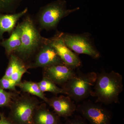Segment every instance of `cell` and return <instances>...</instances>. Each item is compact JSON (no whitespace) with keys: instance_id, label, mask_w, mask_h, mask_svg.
Instances as JSON below:
<instances>
[{"instance_id":"6da1fadb","label":"cell","mask_w":124,"mask_h":124,"mask_svg":"<svg viewBox=\"0 0 124 124\" xmlns=\"http://www.w3.org/2000/svg\"><path fill=\"white\" fill-rule=\"evenodd\" d=\"M123 77L119 73L112 71H102L97 74L91 95L97 101L106 105L119 102V97L123 91Z\"/></svg>"},{"instance_id":"7a4b0ae2","label":"cell","mask_w":124,"mask_h":124,"mask_svg":"<svg viewBox=\"0 0 124 124\" xmlns=\"http://www.w3.org/2000/svg\"><path fill=\"white\" fill-rule=\"evenodd\" d=\"M19 25L21 30V45L14 53L26 64L34 53L44 43L45 38L40 34L29 17Z\"/></svg>"},{"instance_id":"3957f363","label":"cell","mask_w":124,"mask_h":124,"mask_svg":"<svg viewBox=\"0 0 124 124\" xmlns=\"http://www.w3.org/2000/svg\"><path fill=\"white\" fill-rule=\"evenodd\" d=\"M40 104L36 97L28 93H18L13 99L9 107V119L14 124H33V116Z\"/></svg>"},{"instance_id":"277c9868","label":"cell","mask_w":124,"mask_h":124,"mask_svg":"<svg viewBox=\"0 0 124 124\" xmlns=\"http://www.w3.org/2000/svg\"><path fill=\"white\" fill-rule=\"evenodd\" d=\"M97 77V74L94 72L83 73L78 71L75 75L61 88L64 90L65 94L78 102L91 95Z\"/></svg>"},{"instance_id":"5b68a950","label":"cell","mask_w":124,"mask_h":124,"mask_svg":"<svg viewBox=\"0 0 124 124\" xmlns=\"http://www.w3.org/2000/svg\"><path fill=\"white\" fill-rule=\"evenodd\" d=\"M79 7L68 9L65 0H56L40 9L37 18L41 28L46 30L55 29L60 20L73 12L79 10Z\"/></svg>"},{"instance_id":"8992f818","label":"cell","mask_w":124,"mask_h":124,"mask_svg":"<svg viewBox=\"0 0 124 124\" xmlns=\"http://www.w3.org/2000/svg\"><path fill=\"white\" fill-rule=\"evenodd\" d=\"M62 33L65 44L76 54H87L94 59L100 57V53L93 44L90 33Z\"/></svg>"},{"instance_id":"52a82bcc","label":"cell","mask_w":124,"mask_h":124,"mask_svg":"<svg viewBox=\"0 0 124 124\" xmlns=\"http://www.w3.org/2000/svg\"><path fill=\"white\" fill-rule=\"evenodd\" d=\"M76 111L90 124H112L111 112L90 100L84 101L78 104Z\"/></svg>"},{"instance_id":"ba28073f","label":"cell","mask_w":124,"mask_h":124,"mask_svg":"<svg viewBox=\"0 0 124 124\" xmlns=\"http://www.w3.org/2000/svg\"><path fill=\"white\" fill-rule=\"evenodd\" d=\"M45 42L55 49L64 64L74 69L81 66V61L77 54L65 44L62 32L57 33L52 38H45Z\"/></svg>"},{"instance_id":"9c48e42d","label":"cell","mask_w":124,"mask_h":124,"mask_svg":"<svg viewBox=\"0 0 124 124\" xmlns=\"http://www.w3.org/2000/svg\"><path fill=\"white\" fill-rule=\"evenodd\" d=\"M64 64L55 49L45 42L40 47L39 50L33 62L27 64L28 69L49 66L54 64Z\"/></svg>"},{"instance_id":"30bf717a","label":"cell","mask_w":124,"mask_h":124,"mask_svg":"<svg viewBox=\"0 0 124 124\" xmlns=\"http://www.w3.org/2000/svg\"><path fill=\"white\" fill-rule=\"evenodd\" d=\"M43 68V77L61 87L76 73L74 69L64 64H54Z\"/></svg>"},{"instance_id":"8fae6325","label":"cell","mask_w":124,"mask_h":124,"mask_svg":"<svg viewBox=\"0 0 124 124\" xmlns=\"http://www.w3.org/2000/svg\"><path fill=\"white\" fill-rule=\"evenodd\" d=\"M46 103L53 108L59 116L67 119L73 116L76 110L75 103L67 95H60L48 98Z\"/></svg>"},{"instance_id":"7c38bea8","label":"cell","mask_w":124,"mask_h":124,"mask_svg":"<svg viewBox=\"0 0 124 124\" xmlns=\"http://www.w3.org/2000/svg\"><path fill=\"white\" fill-rule=\"evenodd\" d=\"M59 117L47 108L45 103L40 104L35 111L33 124H61Z\"/></svg>"},{"instance_id":"4fadbf2b","label":"cell","mask_w":124,"mask_h":124,"mask_svg":"<svg viewBox=\"0 0 124 124\" xmlns=\"http://www.w3.org/2000/svg\"><path fill=\"white\" fill-rule=\"evenodd\" d=\"M27 8L17 13L2 14L0 13V39L6 32L11 33L14 30L16 23L20 18L27 12Z\"/></svg>"},{"instance_id":"5bb4252c","label":"cell","mask_w":124,"mask_h":124,"mask_svg":"<svg viewBox=\"0 0 124 124\" xmlns=\"http://www.w3.org/2000/svg\"><path fill=\"white\" fill-rule=\"evenodd\" d=\"M21 34L22 30L18 25L13 31L11 36L8 39L1 42V45L4 48L7 55L10 56L20 47Z\"/></svg>"},{"instance_id":"9a60e30c","label":"cell","mask_w":124,"mask_h":124,"mask_svg":"<svg viewBox=\"0 0 124 124\" xmlns=\"http://www.w3.org/2000/svg\"><path fill=\"white\" fill-rule=\"evenodd\" d=\"M21 91L24 93L38 97L46 103L48 98L46 97L44 93L41 90L37 82L31 81H20L17 85Z\"/></svg>"},{"instance_id":"2e32d148","label":"cell","mask_w":124,"mask_h":124,"mask_svg":"<svg viewBox=\"0 0 124 124\" xmlns=\"http://www.w3.org/2000/svg\"><path fill=\"white\" fill-rule=\"evenodd\" d=\"M37 84L43 93L49 92L55 94H65V92L62 89L59 87L55 83L46 78L43 77L41 80L37 82Z\"/></svg>"},{"instance_id":"e0dca14e","label":"cell","mask_w":124,"mask_h":124,"mask_svg":"<svg viewBox=\"0 0 124 124\" xmlns=\"http://www.w3.org/2000/svg\"><path fill=\"white\" fill-rule=\"evenodd\" d=\"M23 0H0V13L13 12Z\"/></svg>"},{"instance_id":"ac0fdd59","label":"cell","mask_w":124,"mask_h":124,"mask_svg":"<svg viewBox=\"0 0 124 124\" xmlns=\"http://www.w3.org/2000/svg\"><path fill=\"white\" fill-rule=\"evenodd\" d=\"M18 92H7L0 87V108L9 107Z\"/></svg>"},{"instance_id":"d6986e66","label":"cell","mask_w":124,"mask_h":124,"mask_svg":"<svg viewBox=\"0 0 124 124\" xmlns=\"http://www.w3.org/2000/svg\"><path fill=\"white\" fill-rule=\"evenodd\" d=\"M19 83H17L10 78L3 77L0 79V87L4 89H7L14 92H18L16 86Z\"/></svg>"},{"instance_id":"ffe728a7","label":"cell","mask_w":124,"mask_h":124,"mask_svg":"<svg viewBox=\"0 0 124 124\" xmlns=\"http://www.w3.org/2000/svg\"><path fill=\"white\" fill-rule=\"evenodd\" d=\"M65 124H90L84 117L80 115L71 116L67 118Z\"/></svg>"},{"instance_id":"44dd1931","label":"cell","mask_w":124,"mask_h":124,"mask_svg":"<svg viewBox=\"0 0 124 124\" xmlns=\"http://www.w3.org/2000/svg\"><path fill=\"white\" fill-rule=\"evenodd\" d=\"M0 124H14L9 119L5 117L4 114L0 113Z\"/></svg>"}]
</instances>
